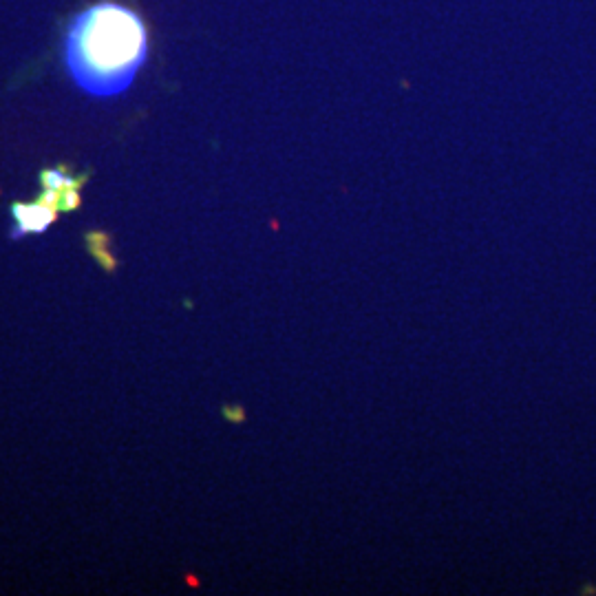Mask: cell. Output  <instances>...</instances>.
Segmentation results:
<instances>
[{"label": "cell", "mask_w": 596, "mask_h": 596, "mask_svg": "<svg viewBox=\"0 0 596 596\" xmlns=\"http://www.w3.org/2000/svg\"><path fill=\"white\" fill-rule=\"evenodd\" d=\"M146 53L142 18L115 3L84 9L65 38V62L73 82L98 98L129 89L146 62Z\"/></svg>", "instance_id": "cell-1"}, {"label": "cell", "mask_w": 596, "mask_h": 596, "mask_svg": "<svg viewBox=\"0 0 596 596\" xmlns=\"http://www.w3.org/2000/svg\"><path fill=\"white\" fill-rule=\"evenodd\" d=\"M56 208L42 206V204H14L12 215L16 226L12 228V239H23L25 234H42L53 221L58 219Z\"/></svg>", "instance_id": "cell-2"}, {"label": "cell", "mask_w": 596, "mask_h": 596, "mask_svg": "<svg viewBox=\"0 0 596 596\" xmlns=\"http://www.w3.org/2000/svg\"><path fill=\"white\" fill-rule=\"evenodd\" d=\"M89 246V252L93 254V259L100 263V268L106 272H115L117 268V259L109 252V234L106 232H89L84 237Z\"/></svg>", "instance_id": "cell-3"}, {"label": "cell", "mask_w": 596, "mask_h": 596, "mask_svg": "<svg viewBox=\"0 0 596 596\" xmlns=\"http://www.w3.org/2000/svg\"><path fill=\"white\" fill-rule=\"evenodd\" d=\"M69 175L65 173V168H58V170H42L40 173V182L45 186V190H67L69 184Z\"/></svg>", "instance_id": "cell-4"}, {"label": "cell", "mask_w": 596, "mask_h": 596, "mask_svg": "<svg viewBox=\"0 0 596 596\" xmlns=\"http://www.w3.org/2000/svg\"><path fill=\"white\" fill-rule=\"evenodd\" d=\"M82 204V197H80V190H60V210L62 212H71V210H78Z\"/></svg>", "instance_id": "cell-5"}]
</instances>
